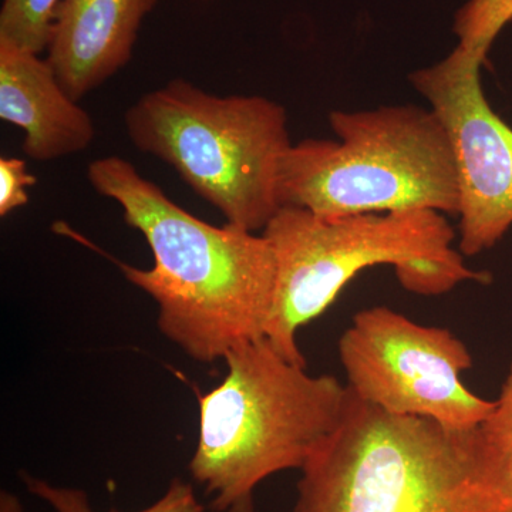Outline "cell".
Instances as JSON below:
<instances>
[{
	"label": "cell",
	"instance_id": "6da1fadb",
	"mask_svg": "<svg viewBox=\"0 0 512 512\" xmlns=\"http://www.w3.org/2000/svg\"><path fill=\"white\" fill-rule=\"evenodd\" d=\"M87 178L97 194L123 208L124 220L153 252L151 269L119 266L157 302L163 335L202 363L265 338L276 261L264 235L198 220L123 157L97 158Z\"/></svg>",
	"mask_w": 512,
	"mask_h": 512
},
{
	"label": "cell",
	"instance_id": "7a4b0ae2",
	"mask_svg": "<svg viewBox=\"0 0 512 512\" xmlns=\"http://www.w3.org/2000/svg\"><path fill=\"white\" fill-rule=\"evenodd\" d=\"M224 360V382L198 397L200 436L188 468L212 511L255 512L262 481L301 471L339 430L349 387L309 375L265 338L235 346Z\"/></svg>",
	"mask_w": 512,
	"mask_h": 512
},
{
	"label": "cell",
	"instance_id": "3957f363",
	"mask_svg": "<svg viewBox=\"0 0 512 512\" xmlns=\"http://www.w3.org/2000/svg\"><path fill=\"white\" fill-rule=\"evenodd\" d=\"M262 235L274 251V301L265 339L293 365L306 366L298 330L318 319L365 269L393 266L404 289L439 296L467 281L488 284L453 247L447 215L417 210L323 217L281 207Z\"/></svg>",
	"mask_w": 512,
	"mask_h": 512
},
{
	"label": "cell",
	"instance_id": "277c9868",
	"mask_svg": "<svg viewBox=\"0 0 512 512\" xmlns=\"http://www.w3.org/2000/svg\"><path fill=\"white\" fill-rule=\"evenodd\" d=\"M476 430L394 416L350 392L342 426L301 470L293 512H512Z\"/></svg>",
	"mask_w": 512,
	"mask_h": 512
},
{
	"label": "cell",
	"instance_id": "5b68a950",
	"mask_svg": "<svg viewBox=\"0 0 512 512\" xmlns=\"http://www.w3.org/2000/svg\"><path fill=\"white\" fill-rule=\"evenodd\" d=\"M329 124L338 140L306 138L286 151L279 207L323 217L417 210L457 217L456 160L430 107L335 110Z\"/></svg>",
	"mask_w": 512,
	"mask_h": 512
},
{
	"label": "cell",
	"instance_id": "8992f818",
	"mask_svg": "<svg viewBox=\"0 0 512 512\" xmlns=\"http://www.w3.org/2000/svg\"><path fill=\"white\" fill-rule=\"evenodd\" d=\"M126 128L137 150L171 165L227 224L264 231L281 208L279 165L292 146L282 104L174 79L127 110Z\"/></svg>",
	"mask_w": 512,
	"mask_h": 512
},
{
	"label": "cell",
	"instance_id": "52a82bcc",
	"mask_svg": "<svg viewBox=\"0 0 512 512\" xmlns=\"http://www.w3.org/2000/svg\"><path fill=\"white\" fill-rule=\"evenodd\" d=\"M338 348L350 392L384 412L463 433L478 429L493 412L494 400L463 383L473 357L451 330L375 306L356 313Z\"/></svg>",
	"mask_w": 512,
	"mask_h": 512
},
{
	"label": "cell",
	"instance_id": "ba28073f",
	"mask_svg": "<svg viewBox=\"0 0 512 512\" xmlns=\"http://www.w3.org/2000/svg\"><path fill=\"white\" fill-rule=\"evenodd\" d=\"M483 64L456 46L409 76L450 138L458 178V251L464 256L490 251L512 227V128L485 97Z\"/></svg>",
	"mask_w": 512,
	"mask_h": 512
},
{
	"label": "cell",
	"instance_id": "9c48e42d",
	"mask_svg": "<svg viewBox=\"0 0 512 512\" xmlns=\"http://www.w3.org/2000/svg\"><path fill=\"white\" fill-rule=\"evenodd\" d=\"M158 0H62L47 62L73 100L106 83L133 57L138 32Z\"/></svg>",
	"mask_w": 512,
	"mask_h": 512
},
{
	"label": "cell",
	"instance_id": "30bf717a",
	"mask_svg": "<svg viewBox=\"0 0 512 512\" xmlns=\"http://www.w3.org/2000/svg\"><path fill=\"white\" fill-rule=\"evenodd\" d=\"M0 119L25 131L23 153L35 161L82 153L96 137L92 117L64 90L46 57L3 39Z\"/></svg>",
	"mask_w": 512,
	"mask_h": 512
},
{
	"label": "cell",
	"instance_id": "8fae6325",
	"mask_svg": "<svg viewBox=\"0 0 512 512\" xmlns=\"http://www.w3.org/2000/svg\"><path fill=\"white\" fill-rule=\"evenodd\" d=\"M478 450L488 478L512 503V363L494 409L476 430Z\"/></svg>",
	"mask_w": 512,
	"mask_h": 512
},
{
	"label": "cell",
	"instance_id": "7c38bea8",
	"mask_svg": "<svg viewBox=\"0 0 512 512\" xmlns=\"http://www.w3.org/2000/svg\"><path fill=\"white\" fill-rule=\"evenodd\" d=\"M22 480L29 493L45 501L55 512H96L89 495L80 488L59 487L28 473L22 474ZM137 512H204V505L198 501L190 483L174 478L160 500Z\"/></svg>",
	"mask_w": 512,
	"mask_h": 512
},
{
	"label": "cell",
	"instance_id": "4fadbf2b",
	"mask_svg": "<svg viewBox=\"0 0 512 512\" xmlns=\"http://www.w3.org/2000/svg\"><path fill=\"white\" fill-rule=\"evenodd\" d=\"M510 22L512 0H467L454 16L457 46L485 63L494 40Z\"/></svg>",
	"mask_w": 512,
	"mask_h": 512
},
{
	"label": "cell",
	"instance_id": "5bb4252c",
	"mask_svg": "<svg viewBox=\"0 0 512 512\" xmlns=\"http://www.w3.org/2000/svg\"><path fill=\"white\" fill-rule=\"evenodd\" d=\"M60 2L62 0H3L0 39L42 55L49 46Z\"/></svg>",
	"mask_w": 512,
	"mask_h": 512
},
{
	"label": "cell",
	"instance_id": "9a60e30c",
	"mask_svg": "<svg viewBox=\"0 0 512 512\" xmlns=\"http://www.w3.org/2000/svg\"><path fill=\"white\" fill-rule=\"evenodd\" d=\"M37 183L28 164L18 157L0 158V217L29 204L28 188Z\"/></svg>",
	"mask_w": 512,
	"mask_h": 512
},
{
	"label": "cell",
	"instance_id": "2e32d148",
	"mask_svg": "<svg viewBox=\"0 0 512 512\" xmlns=\"http://www.w3.org/2000/svg\"><path fill=\"white\" fill-rule=\"evenodd\" d=\"M0 512H23L18 497L8 491H2L0 495Z\"/></svg>",
	"mask_w": 512,
	"mask_h": 512
},
{
	"label": "cell",
	"instance_id": "e0dca14e",
	"mask_svg": "<svg viewBox=\"0 0 512 512\" xmlns=\"http://www.w3.org/2000/svg\"><path fill=\"white\" fill-rule=\"evenodd\" d=\"M204 2H205V0H204Z\"/></svg>",
	"mask_w": 512,
	"mask_h": 512
}]
</instances>
